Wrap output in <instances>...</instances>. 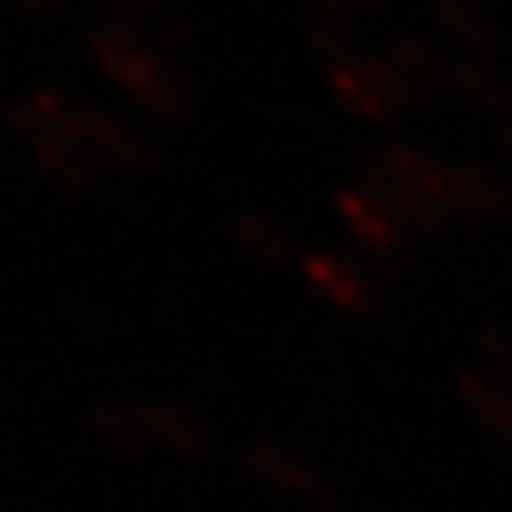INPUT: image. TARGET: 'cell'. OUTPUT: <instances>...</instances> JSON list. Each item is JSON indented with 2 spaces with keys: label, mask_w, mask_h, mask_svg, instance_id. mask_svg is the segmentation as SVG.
I'll return each instance as SVG.
<instances>
[{
  "label": "cell",
  "mask_w": 512,
  "mask_h": 512,
  "mask_svg": "<svg viewBox=\"0 0 512 512\" xmlns=\"http://www.w3.org/2000/svg\"><path fill=\"white\" fill-rule=\"evenodd\" d=\"M13 5L21 13H29V17H49L53 13V0H13Z\"/></svg>",
  "instance_id": "6"
},
{
  "label": "cell",
  "mask_w": 512,
  "mask_h": 512,
  "mask_svg": "<svg viewBox=\"0 0 512 512\" xmlns=\"http://www.w3.org/2000/svg\"><path fill=\"white\" fill-rule=\"evenodd\" d=\"M130 408H134L138 424L146 428V436H150L154 444H162V448H170V452H178V456H194V452L206 448L202 424H198L190 412L174 408L170 400H134Z\"/></svg>",
  "instance_id": "2"
},
{
  "label": "cell",
  "mask_w": 512,
  "mask_h": 512,
  "mask_svg": "<svg viewBox=\"0 0 512 512\" xmlns=\"http://www.w3.org/2000/svg\"><path fill=\"white\" fill-rule=\"evenodd\" d=\"M93 57L105 69V77L150 113H178L182 109V89L170 77V69L162 65V57L134 33L109 25L101 33H93Z\"/></svg>",
  "instance_id": "1"
},
{
  "label": "cell",
  "mask_w": 512,
  "mask_h": 512,
  "mask_svg": "<svg viewBox=\"0 0 512 512\" xmlns=\"http://www.w3.org/2000/svg\"><path fill=\"white\" fill-rule=\"evenodd\" d=\"M85 428H89V436H93L101 448H109V452L121 456V460H142V456L150 452V436H146V428L138 424L134 408L93 404V408L85 412Z\"/></svg>",
  "instance_id": "3"
},
{
  "label": "cell",
  "mask_w": 512,
  "mask_h": 512,
  "mask_svg": "<svg viewBox=\"0 0 512 512\" xmlns=\"http://www.w3.org/2000/svg\"><path fill=\"white\" fill-rule=\"evenodd\" d=\"M234 238H238L246 250L259 254V259H283V234H279L267 218H259V214H242V218L234 222Z\"/></svg>",
  "instance_id": "5"
},
{
  "label": "cell",
  "mask_w": 512,
  "mask_h": 512,
  "mask_svg": "<svg viewBox=\"0 0 512 512\" xmlns=\"http://www.w3.org/2000/svg\"><path fill=\"white\" fill-rule=\"evenodd\" d=\"M250 468L259 472V476H267L275 488H283V492H303L307 488V476L287 460V456H279L271 444H254L250 448Z\"/></svg>",
  "instance_id": "4"
}]
</instances>
